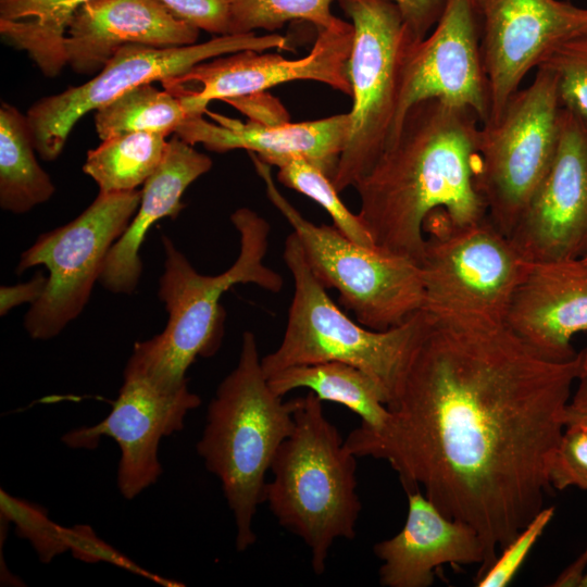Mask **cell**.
<instances>
[{
	"instance_id": "1",
	"label": "cell",
	"mask_w": 587,
	"mask_h": 587,
	"mask_svg": "<svg viewBox=\"0 0 587 587\" xmlns=\"http://www.w3.org/2000/svg\"><path fill=\"white\" fill-rule=\"evenodd\" d=\"M582 363L583 349L565 362L539 357L505 323L430 317L385 427L355 428L345 445L387 461L405 491L479 535L478 579L545 508Z\"/></svg>"
},
{
	"instance_id": "2",
	"label": "cell",
	"mask_w": 587,
	"mask_h": 587,
	"mask_svg": "<svg viewBox=\"0 0 587 587\" xmlns=\"http://www.w3.org/2000/svg\"><path fill=\"white\" fill-rule=\"evenodd\" d=\"M482 124L470 109L432 98L413 104L373 167L354 185L376 247L419 265L423 224L445 209L454 224L487 217L477 189Z\"/></svg>"
},
{
	"instance_id": "3",
	"label": "cell",
	"mask_w": 587,
	"mask_h": 587,
	"mask_svg": "<svg viewBox=\"0 0 587 587\" xmlns=\"http://www.w3.org/2000/svg\"><path fill=\"white\" fill-rule=\"evenodd\" d=\"M230 220L239 234L240 249L234 264L222 274L197 272L187 258L163 235L164 272L159 297L168 313L164 330L135 344L128 362L161 386L178 389L188 385L186 372L197 357L209 358L221 347L225 312L220 301L237 284H254L271 292L283 288L280 274L266 266L270 224L248 209L236 210Z\"/></svg>"
},
{
	"instance_id": "4",
	"label": "cell",
	"mask_w": 587,
	"mask_h": 587,
	"mask_svg": "<svg viewBox=\"0 0 587 587\" xmlns=\"http://www.w3.org/2000/svg\"><path fill=\"white\" fill-rule=\"evenodd\" d=\"M261 359L255 336L245 332L237 365L217 387L197 444L234 514L238 551L257 540L252 522L264 502L265 474L295 426V401L271 389Z\"/></svg>"
},
{
	"instance_id": "5",
	"label": "cell",
	"mask_w": 587,
	"mask_h": 587,
	"mask_svg": "<svg viewBox=\"0 0 587 587\" xmlns=\"http://www.w3.org/2000/svg\"><path fill=\"white\" fill-rule=\"evenodd\" d=\"M294 401L295 426L272 461L264 502L283 527L305 542L312 569L321 575L334 540L355 537L362 508L357 457L325 417L314 392Z\"/></svg>"
},
{
	"instance_id": "6",
	"label": "cell",
	"mask_w": 587,
	"mask_h": 587,
	"mask_svg": "<svg viewBox=\"0 0 587 587\" xmlns=\"http://www.w3.org/2000/svg\"><path fill=\"white\" fill-rule=\"evenodd\" d=\"M283 258L295 290L282 342L261 359L265 376L295 365L342 362L369 375L387 405L429 326V315L420 310L392 328H367L334 303L309 266L294 232L285 240Z\"/></svg>"
},
{
	"instance_id": "7",
	"label": "cell",
	"mask_w": 587,
	"mask_h": 587,
	"mask_svg": "<svg viewBox=\"0 0 587 587\" xmlns=\"http://www.w3.org/2000/svg\"><path fill=\"white\" fill-rule=\"evenodd\" d=\"M423 305L433 320L505 323L533 264L487 216L454 224L435 209L423 224Z\"/></svg>"
},
{
	"instance_id": "8",
	"label": "cell",
	"mask_w": 587,
	"mask_h": 587,
	"mask_svg": "<svg viewBox=\"0 0 587 587\" xmlns=\"http://www.w3.org/2000/svg\"><path fill=\"white\" fill-rule=\"evenodd\" d=\"M273 205L292 227L315 277L339 292V300L363 326L386 330L422 310L423 277L413 260L378 247H365L334 225L307 220L278 190L272 165L248 152Z\"/></svg>"
},
{
	"instance_id": "9",
	"label": "cell",
	"mask_w": 587,
	"mask_h": 587,
	"mask_svg": "<svg viewBox=\"0 0 587 587\" xmlns=\"http://www.w3.org/2000/svg\"><path fill=\"white\" fill-rule=\"evenodd\" d=\"M351 20L350 132L333 184L340 192L373 167L394 126L404 60L414 39L392 0H337Z\"/></svg>"
},
{
	"instance_id": "10",
	"label": "cell",
	"mask_w": 587,
	"mask_h": 587,
	"mask_svg": "<svg viewBox=\"0 0 587 587\" xmlns=\"http://www.w3.org/2000/svg\"><path fill=\"white\" fill-rule=\"evenodd\" d=\"M562 109L555 75L539 66L532 84L480 127L476 185L488 217L507 236L553 162Z\"/></svg>"
},
{
	"instance_id": "11",
	"label": "cell",
	"mask_w": 587,
	"mask_h": 587,
	"mask_svg": "<svg viewBox=\"0 0 587 587\" xmlns=\"http://www.w3.org/2000/svg\"><path fill=\"white\" fill-rule=\"evenodd\" d=\"M140 200L137 189L99 192L75 220L39 235L22 253L18 273L36 265L49 272L43 294L24 320L33 339L55 337L83 311L111 247L127 228Z\"/></svg>"
},
{
	"instance_id": "12",
	"label": "cell",
	"mask_w": 587,
	"mask_h": 587,
	"mask_svg": "<svg viewBox=\"0 0 587 587\" xmlns=\"http://www.w3.org/2000/svg\"><path fill=\"white\" fill-rule=\"evenodd\" d=\"M274 48L292 50L288 39L275 33L218 35L179 47L126 45L90 80L41 98L28 109L26 116L36 151L46 161L55 160L79 118L140 85L179 77L197 64L223 54Z\"/></svg>"
},
{
	"instance_id": "13",
	"label": "cell",
	"mask_w": 587,
	"mask_h": 587,
	"mask_svg": "<svg viewBox=\"0 0 587 587\" xmlns=\"http://www.w3.org/2000/svg\"><path fill=\"white\" fill-rule=\"evenodd\" d=\"M352 41V24L339 18L333 26L317 30L305 57L286 59L276 53L242 50L203 61L162 85L183 100L190 116L203 115L213 100L264 92L294 80L319 82L351 97L348 59Z\"/></svg>"
},
{
	"instance_id": "14",
	"label": "cell",
	"mask_w": 587,
	"mask_h": 587,
	"mask_svg": "<svg viewBox=\"0 0 587 587\" xmlns=\"http://www.w3.org/2000/svg\"><path fill=\"white\" fill-rule=\"evenodd\" d=\"M200 403L188 385L165 388L127 362L123 385L108 416L93 426L72 429L62 440L71 448L93 449L101 437L114 439L121 449L117 487L124 498L133 499L162 473L158 458L161 439L180 430L187 413Z\"/></svg>"
},
{
	"instance_id": "15",
	"label": "cell",
	"mask_w": 587,
	"mask_h": 587,
	"mask_svg": "<svg viewBox=\"0 0 587 587\" xmlns=\"http://www.w3.org/2000/svg\"><path fill=\"white\" fill-rule=\"evenodd\" d=\"M473 2L490 95V123L500 116L530 70L563 42L587 36V9L562 0Z\"/></svg>"
},
{
	"instance_id": "16",
	"label": "cell",
	"mask_w": 587,
	"mask_h": 587,
	"mask_svg": "<svg viewBox=\"0 0 587 587\" xmlns=\"http://www.w3.org/2000/svg\"><path fill=\"white\" fill-rule=\"evenodd\" d=\"M432 98L472 110L482 125L489 120L490 95L473 0H446L433 29L409 46L389 140L407 111Z\"/></svg>"
},
{
	"instance_id": "17",
	"label": "cell",
	"mask_w": 587,
	"mask_h": 587,
	"mask_svg": "<svg viewBox=\"0 0 587 587\" xmlns=\"http://www.w3.org/2000/svg\"><path fill=\"white\" fill-rule=\"evenodd\" d=\"M509 237L532 264L587 255V123L564 108L553 162Z\"/></svg>"
},
{
	"instance_id": "18",
	"label": "cell",
	"mask_w": 587,
	"mask_h": 587,
	"mask_svg": "<svg viewBox=\"0 0 587 587\" xmlns=\"http://www.w3.org/2000/svg\"><path fill=\"white\" fill-rule=\"evenodd\" d=\"M199 32L158 0H93L83 5L68 24L66 65L77 74L92 75L126 45L188 46L197 42Z\"/></svg>"
},
{
	"instance_id": "19",
	"label": "cell",
	"mask_w": 587,
	"mask_h": 587,
	"mask_svg": "<svg viewBox=\"0 0 587 587\" xmlns=\"http://www.w3.org/2000/svg\"><path fill=\"white\" fill-rule=\"evenodd\" d=\"M205 113L216 123L205 121L202 115L189 116L175 134L192 146L202 143L218 153L245 149L266 163L284 157L302 158L332 180L351 125L349 112L300 123L287 120L268 124L251 120L242 123L210 111Z\"/></svg>"
},
{
	"instance_id": "20",
	"label": "cell",
	"mask_w": 587,
	"mask_h": 587,
	"mask_svg": "<svg viewBox=\"0 0 587 587\" xmlns=\"http://www.w3.org/2000/svg\"><path fill=\"white\" fill-rule=\"evenodd\" d=\"M405 492L408 515L402 529L374 546L383 562L382 586L428 587L435 571L445 564H484L483 540L471 526L444 515L419 489Z\"/></svg>"
},
{
	"instance_id": "21",
	"label": "cell",
	"mask_w": 587,
	"mask_h": 587,
	"mask_svg": "<svg viewBox=\"0 0 587 587\" xmlns=\"http://www.w3.org/2000/svg\"><path fill=\"white\" fill-rule=\"evenodd\" d=\"M505 325L539 357H576L573 337L587 332V273L576 262L533 264L515 291Z\"/></svg>"
},
{
	"instance_id": "22",
	"label": "cell",
	"mask_w": 587,
	"mask_h": 587,
	"mask_svg": "<svg viewBox=\"0 0 587 587\" xmlns=\"http://www.w3.org/2000/svg\"><path fill=\"white\" fill-rule=\"evenodd\" d=\"M211 158L176 134L167 141L163 161L146 180L139 207L123 235L111 247L99 278L114 294H132L142 271L139 257L149 228L159 220L177 215L188 186L211 170Z\"/></svg>"
},
{
	"instance_id": "23",
	"label": "cell",
	"mask_w": 587,
	"mask_h": 587,
	"mask_svg": "<svg viewBox=\"0 0 587 587\" xmlns=\"http://www.w3.org/2000/svg\"><path fill=\"white\" fill-rule=\"evenodd\" d=\"M267 382L280 397L297 388H308L322 401L346 407L361 419L358 428L364 433H379L389 417L385 396L377 384L347 363L295 365L270 375Z\"/></svg>"
},
{
	"instance_id": "24",
	"label": "cell",
	"mask_w": 587,
	"mask_h": 587,
	"mask_svg": "<svg viewBox=\"0 0 587 587\" xmlns=\"http://www.w3.org/2000/svg\"><path fill=\"white\" fill-rule=\"evenodd\" d=\"M93 0H0L2 40L25 51L47 77L66 65L64 39L74 14Z\"/></svg>"
},
{
	"instance_id": "25",
	"label": "cell",
	"mask_w": 587,
	"mask_h": 587,
	"mask_svg": "<svg viewBox=\"0 0 587 587\" xmlns=\"http://www.w3.org/2000/svg\"><path fill=\"white\" fill-rule=\"evenodd\" d=\"M26 115L15 107L0 105V207L15 214L48 201L55 187L39 165Z\"/></svg>"
},
{
	"instance_id": "26",
	"label": "cell",
	"mask_w": 587,
	"mask_h": 587,
	"mask_svg": "<svg viewBox=\"0 0 587 587\" xmlns=\"http://www.w3.org/2000/svg\"><path fill=\"white\" fill-rule=\"evenodd\" d=\"M89 150L83 172L99 187V192L136 190L157 171L167 149L165 136L137 132L113 136Z\"/></svg>"
},
{
	"instance_id": "27",
	"label": "cell",
	"mask_w": 587,
	"mask_h": 587,
	"mask_svg": "<svg viewBox=\"0 0 587 587\" xmlns=\"http://www.w3.org/2000/svg\"><path fill=\"white\" fill-rule=\"evenodd\" d=\"M183 100L152 84L140 85L96 110L95 126L98 137L149 132L163 136L175 134L189 117Z\"/></svg>"
},
{
	"instance_id": "28",
	"label": "cell",
	"mask_w": 587,
	"mask_h": 587,
	"mask_svg": "<svg viewBox=\"0 0 587 587\" xmlns=\"http://www.w3.org/2000/svg\"><path fill=\"white\" fill-rule=\"evenodd\" d=\"M277 179L319 203L332 217L334 226L352 241L365 247H376L370 232L359 214H353L338 196V190L320 168L298 157H284L272 160Z\"/></svg>"
},
{
	"instance_id": "29",
	"label": "cell",
	"mask_w": 587,
	"mask_h": 587,
	"mask_svg": "<svg viewBox=\"0 0 587 587\" xmlns=\"http://www.w3.org/2000/svg\"><path fill=\"white\" fill-rule=\"evenodd\" d=\"M333 0H230L229 34L274 32L291 21H305L317 30L336 24Z\"/></svg>"
},
{
	"instance_id": "30",
	"label": "cell",
	"mask_w": 587,
	"mask_h": 587,
	"mask_svg": "<svg viewBox=\"0 0 587 587\" xmlns=\"http://www.w3.org/2000/svg\"><path fill=\"white\" fill-rule=\"evenodd\" d=\"M0 511L1 519L14 523L16 534L32 544L41 562L49 563L68 550V528L52 522L40 505L1 489Z\"/></svg>"
},
{
	"instance_id": "31",
	"label": "cell",
	"mask_w": 587,
	"mask_h": 587,
	"mask_svg": "<svg viewBox=\"0 0 587 587\" xmlns=\"http://www.w3.org/2000/svg\"><path fill=\"white\" fill-rule=\"evenodd\" d=\"M539 66L555 75L562 107L587 123V36L563 42Z\"/></svg>"
},
{
	"instance_id": "32",
	"label": "cell",
	"mask_w": 587,
	"mask_h": 587,
	"mask_svg": "<svg viewBox=\"0 0 587 587\" xmlns=\"http://www.w3.org/2000/svg\"><path fill=\"white\" fill-rule=\"evenodd\" d=\"M554 507H545L512 539L495 563L477 580L478 587H504L515 576L527 554L554 516Z\"/></svg>"
},
{
	"instance_id": "33",
	"label": "cell",
	"mask_w": 587,
	"mask_h": 587,
	"mask_svg": "<svg viewBox=\"0 0 587 587\" xmlns=\"http://www.w3.org/2000/svg\"><path fill=\"white\" fill-rule=\"evenodd\" d=\"M551 487L587 490V429L566 425L549 469Z\"/></svg>"
},
{
	"instance_id": "34",
	"label": "cell",
	"mask_w": 587,
	"mask_h": 587,
	"mask_svg": "<svg viewBox=\"0 0 587 587\" xmlns=\"http://www.w3.org/2000/svg\"><path fill=\"white\" fill-rule=\"evenodd\" d=\"M175 17L213 35L229 34L230 0H158Z\"/></svg>"
},
{
	"instance_id": "35",
	"label": "cell",
	"mask_w": 587,
	"mask_h": 587,
	"mask_svg": "<svg viewBox=\"0 0 587 587\" xmlns=\"http://www.w3.org/2000/svg\"><path fill=\"white\" fill-rule=\"evenodd\" d=\"M68 550L73 555L86 562L107 561L135 573L154 578L162 584L168 580L150 575L145 570L136 566L117 550L99 539L93 530L85 525L68 528Z\"/></svg>"
},
{
	"instance_id": "36",
	"label": "cell",
	"mask_w": 587,
	"mask_h": 587,
	"mask_svg": "<svg viewBox=\"0 0 587 587\" xmlns=\"http://www.w3.org/2000/svg\"><path fill=\"white\" fill-rule=\"evenodd\" d=\"M415 40L427 36L437 23L446 0H392Z\"/></svg>"
},
{
	"instance_id": "37",
	"label": "cell",
	"mask_w": 587,
	"mask_h": 587,
	"mask_svg": "<svg viewBox=\"0 0 587 587\" xmlns=\"http://www.w3.org/2000/svg\"><path fill=\"white\" fill-rule=\"evenodd\" d=\"M225 102L246 114L251 121L259 123L268 124L288 120L279 103L264 92L233 98Z\"/></svg>"
},
{
	"instance_id": "38",
	"label": "cell",
	"mask_w": 587,
	"mask_h": 587,
	"mask_svg": "<svg viewBox=\"0 0 587 587\" xmlns=\"http://www.w3.org/2000/svg\"><path fill=\"white\" fill-rule=\"evenodd\" d=\"M48 282L41 271H37L34 277L22 284L1 286L0 288V314L5 315L11 309L23 304H34L43 294Z\"/></svg>"
},
{
	"instance_id": "39",
	"label": "cell",
	"mask_w": 587,
	"mask_h": 587,
	"mask_svg": "<svg viewBox=\"0 0 587 587\" xmlns=\"http://www.w3.org/2000/svg\"><path fill=\"white\" fill-rule=\"evenodd\" d=\"M587 572V546L584 551L557 577L552 587H580Z\"/></svg>"
},
{
	"instance_id": "40",
	"label": "cell",
	"mask_w": 587,
	"mask_h": 587,
	"mask_svg": "<svg viewBox=\"0 0 587 587\" xmlns=\"http://www.w3.org/2000/svg\"><path fill=\"white\" fill-rule=\"evenodd\" d=\"M569 408L587 413V347L583 349V363L575 383Z\"/></svg>"
},
{
	"instance_id": "41",
	"label": "cell",
	"mask_w": 587,
	"mask_h": 587,
	"mask_svg": "<svg viewBox=\"0 0 587 587\" xmlns=\"http://www.w3.org/2000/svg\"><path fill=\"white\" fill-rule=\"evenodd\" d=\"M564 421H565V426L576 425V426H580L587 429V413L586 412H578V411L572 410L567 405Z\"/></svg>"
},
{
	"instance_id": "42",
	"label": "cell",
	"mask_w": 587,
	"mask_h": 587,
	"mask_svg": "<svg viewBox=\"0 0 587 587\" xmlns=\"http://www.w3.org/2000/svg\"><path fill=\"white\" fill-rule=\"evenodd\" d=\"M575 262L582 271L587 273V255Z\"/></svg>"
},
{
	"instance_id": "43",
	"label": "cell",
	"mask_w": 587,
	"mask_h": 587,
	"mask_svg": "<svg viewBox=\"0 0 587 587\" xmlns=\"http://www.w3.org/2000/svg\"><path fill=\"white\" fill-rule=\"evenodd\" d=\"M580 587H587V572H586V574L584 576V579H583V582L580 584Z\"/></svg>"
}]
</instances>
